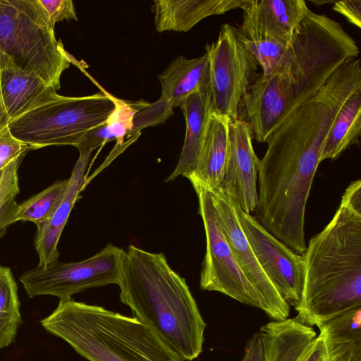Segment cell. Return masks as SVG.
Returning a JSON list of instances; mask_svg holds the SVG:
<instances>
[{
    "label": "cell",
    "instance_id": "cell-1",
    "mask_svg": "<svg viewBox=\"0 0 361 361\" xmlns=\"http://www.w3.org/2000/svg\"><path fill=\"white\" fill-rule=\"evenodd\" d=\"M359 54L357 42L338 22L310 10L274 71L259 75L242 99L241 119L249 124L252 140L266 142L340 66Z\"/></svg>",
    "mask_w": 361,
    "mask_h": 361
},
{
    "label": "cell",
    "instance_id": "cell-2",
    "mask_svg": "<svg viewBox=\"0 0 361 361\" xmlns=\"http://www.w3.org/2000/svg\"><path fill=\"white\" fill-rule=\"evenodd\" d=\"M304 280L296 319L318 329L361 307V181L346 188L329 223L302 255Z\"/></svg>",
    "mask_w": 361,
    "mask_h": 361
},
{
    "label": "cell",
    "instance_id": "cell-3",
    "mask_svg": "<svg viewBox=\"0 0 361 361\" xmlns=\"http://www.w3.org/2000/svg\"><path fill=\"white\" fill-rule=\"evenodd\" d=\"M117 285L121 301L171 350L184 361L200 355L206 323L185 279L163 253L130 245Z\"/></svg>",
    "mask_w": 361,
    "mask_h": 361
},
{
    "label": "cell",
    "instance_id": "cell-4",
    "mask_svg": "<svg viewBox=\"0 0 361 361\" xmlns=\"http://www.w3.org/2000/svg\"><path fill=\"white\" fill-rule=\"evenodd\" d=\"M40 323L89 361H184L136 317L99 305L60 300Z\"/></svg>",
    "mask_w": 361,
    "mask_h": 361
},
{
    "label": "cell",
    "instance_id": "cell-5",
    "mask_svg": "<svg viewBox=\"0 0 361 361\" xmlns=\"http://www.w3.org/2000/svg\"><path fill=\"white\" fill-rule=\"evenodd\" d=\"M0 51L56 91L71 63L38 0H0Z\"/></svg>",
    "mask_w": 361,
    "mask_h": 361
},
{
    "label": "cell",
    "instance_id": "cell-6",
    "mask_svg": "<svg viewBox=\"0 0 361 361\" xmlns=\"http://www.w3.org/2000/svg\"><path fill=\"white\" fill-rule=\"evenodd\" d=\"M116 97L99 92L82 97H54L11 120V134L31 150L51 145H75L103 124L116 107Z\"/></svg>",
    "mask_w": 361,
    "mask_h": 361
},
{
    "label": "cell",
    "instance_id": "cell-7",
    "mask_svg": "<svg viewBox=\"0 0 361 361\" xmlns=\"http://www.w3.org/2000/svg\"><path fill=\"white\" fill-rule=\"evenodd\" d=\"M210 69L212 112L239 116L242 99L256 80L259 63L243 41L238 27L225 23L217 39L205 47Z\"/></svg>",
    "mask_w": 361,
    "mask_h": 361
},
{
    "label": "cell",
    "instance_id": "cell-8",
    "mask_svg": "<svg viewBox=\"0 0 361 361\" xmlns=\"http://www.w3.org/2000/svg\"><path fill=\"white\" fill-rule=\"evenodd\" d=\"M125 250L111 243L93 256L75 262H54L23 272L20 281L29 298L53 295L71 298L90 288L118 284Z\"/></svg>",
    "mask_w": 361,
    "mask_h": 361
},
{
    "label": "cell",
    "instance_id": "cell-9",
    "mask_svg": "<svg viewBox=\"0 0 361 361\" xmlns=\"http://www.w3.org/2000/svg\"><path fill=\"white\" fill-rule=\"evenodd\" d=\"M191 184L198 198V212L206 237L201 288L221 293L243 304L260 309L257 293L238 264L219 224L208 190L197 183Z\"/></svg>",
    "mask_w": 361,
    "mask_h": 361
},
{
    "label": "cell",
    "instance_id": "cell-10",
    "mask_svg": "<svg viewBox=\"0 0 361 361\" xmlns=\"http://www.w3.org/2000/svg\"><path fill=\"white\" fill-rule=\"evenodd\" d=\"M233 202L240 227L262 269L288 305L297 307L304 280L302 255L287 247L255 216Z\"/></svg>",
    "mask_w": 361,
    "mask_h": 361
},
{
    "label": "cell",
    "instance_id": "cell-11",
    "mask_svg": "<svg viewBox=\"0 0 361 361\" xmlns=\"http://www.w3.org/2000/svg\"><path fill=\"white\" fill-rule=\"evenodd\" d=\"M207 190L234 257L257 293L260 310L274 321L288 318L290 306L258 262L240 227L232 199L220 186Z\"/></svg>",
    "mask_w": 361,
    "mask_h": 361
},
{
    "label": "cell",
    "instance_id": "cell-12",
    "mask_svg": "<svg viewBox=\"0 0 361 361\" xmlns=\"http://www.w3.org/2000/svg\"><path fill=\"white\" fill-rule=\"evenodd\" d=\"M238 27L249 46H288L293 32L307 15L305 0H245Z\"/></svg>",
    "mask_w": 361,
    "mask_h": 361
},
{
    "label": "cell",
    "instance_id": "cell-13",
    "mask_svg": "<svg viewBox=\"0 0 361 361\" xmlns=\"http://www.w3.org/2000/svg\"><path fill=\"white\" fill-rule=\"evenodd\" d=\"M259 163L249 124L240 118L230 120L227 157L220 187L244 212L250 214L257 208Z\"/></svg>",
    "mask_w": 361,
    "mask_h": 361
},
{
    "label": "cell",
    "instance_id": "cell-14",
    "mask_svg": "<svg viewBox=\"0 0 361 361\" xmlns=\"http://www.w3.org/2000/svg\"><path fill=\"white\" fill-rule=\"evenodd\" d=\"M0 73L3 101L10 121L58 94L37 74L21 68L12 56L1 51Z\"/></svg>",
    "mask_w": 361,
    "mask_h": 361
},
{
    "label": "cell",
    "instance_id": "cell-15",
    "mask_svg": "<svg viewBox=\"0 0 361 361\" xmlns=\"http://www.w3.org/2000/svg\"><path fill=\"white\" fill-rule=\"evenodd\" d=\"M161 85L159 99L154 104L161 107L168 117L173 109L180 106L190 95L210 90V69L207 54L195 59L183 56L175 58L158 75Z\"/></svg>",
    "mask_w": 361,
    "mask_h": 361
},
{
    "label": "cell",
    "instance_id": "cell-16",
    "mask_svg": "<svg viewBox=\"0 0 361 361\" xmlns=\"http://www.w3.org/2000/svg\"><path fill=\"white\" fill-rule=\"evenodd\" d=\"M79 153V157L68 178V185L61 204L47 222L37 226L35 246L39 257V265L58 261V243L61 235L74 204L85 185V173L92 152Z\"/></svg>",
    "mask_w": 361,
    "mask_h": 361
},
{
    "label": "cell",
    "instance_id": "cell-17",
    "mask_svg": "<svg viewBox=\"0 0 361 361\" xmlns=\"http://www.w3.org/2000/svg\"><path fill=\"white\" fill-rule=\"evenodd\" d=\"M245 0H155L154 25L159 32H186L202 19L240 8Z\"/></svg>",
    "mask_w": 361,
    "mask_h": 361
},
{
    "label": "cell",
    "instance_id": "cell-18",
    "mask_svg": "<svg viewBox=\"0 0 361 361\" xmlns=\"http://www.w3.org/2000/svg\"><path fill=\"white\" fill-rule=\"evenodd\" d=\"M264 361H303L317 333L296 318L274 321L259 329Z\"/></svg>",
    "mask_w": 361,
    "mask_h": 361
},
{
    "label": "cell",
    "instance_id": "cell-19",
    "mask_svg": "<svg viewBox=\"0 0 361 361\" xmlns=\"http://www.w3.org/2000/svg\"><path fill=\"white\" fill-rule=\"evenodd\" d=\"M231 119L212 112L195 169L186 177L208 189L221 185L228 151V123Z\"/></svg>",
    "mask_w": 361,
    "mask_h": 361
},
{
    "label": "cell",
    "instance_id": "cell-20",
    "mask_svg": "<svg viewBox=\"0 0 361 361\" xmlns=\"http://www.w3.org/2000/svg\"><path fill=\"white\" fill-rule=\"evenodd\" d=\"M180 106L185 120V136L179 159L173 171L166 178L167 182L180 176L186 178L195 169L212 114L210 90L195 92Z\"/></svg>",
    "mask_w": 361,
    "mask_h": 361
},
{
    "label": "cell",
    "instance_id": "cell-21",
    "mask_svg": "<svg viewBox=\"0 0 361 361\" xmlns=\"http://www.w3.org/2000/svg\"><path fill=\"white\" fill-rule=\"evenodd\" d=\"M327 361H361V307L323 324Z\"/></svg>",
    "mask_w": 361,
    "mask_h": 361
},
{
    "label": "cell",
    "instance_id": "cell-22",
    "mask_svg": "<svg viewBox=\"0 0 361 361\" xmlns=\"http://www.w3.org/2000/svg\"><path fill=\"white\" fill-rule=\"evenodd\" d=\"M361 132V88L345 101L328 133L321 161L338 159L348 148L360 143Z\"/></svg>",
    "mask_w": 361,
    "mask_h": 361
},
{
    "label": "cell",
    "instance_id": "cell-23",
    "mask_svg": "<svg viewBox=\"0 0 361 361\" xmlns=\"http://www.w3.org/2000/svg\"><path fill=\"white\" fill-rule=\"evenodd\" d=\"M116 107L112 115L103 124L88 131L75 145L79 152H92L98 147L116 140L123 144L125 136L130 135L136 112L144 105L142 102H127L116 99Z\"/></svg>",
    "mask_w": 361,
    "mask_h": 361
},
{
    "label": "cell",
    "instance_id": "cell-24",
    "mask_svg": "<svg viewBox=\"0 0 361 361\" xmlns=\"http://www.w3.org/2000/svg\"><path fill=\"white\" fill-rule=\"evenodd\" d=\"M18 286L10 268L0 265V349L15 342L22 323Z\"/></svg>",
    "mask_w": 361,
    "mask_h": 361
},
{
    "label": "cell",
    "instance_id": "cell-25",
    "mask_svg": "<svg viewBox=\"0 0 361 361\" xmlns=\"http://www.w3.org/2000/svg\"><path fill=\"white\" fill-rule=\"evenodd\" d=\"M68 185V179L56 182L18 204L11 224L28 221L37 226L47 222L61 204Z\"/></svg>",
    "mask_w": 361,
    "mask_h": 361
},
{
    "label": "cell",
    "instance_id": "cell-26",
    "mask_svg": "<svg viewBox=\"0 0 361 361\" xmlns=\"http://www.w3.org/2000/svg\"><path fill=\"white\" fill-rule=\"evenodd\" d=\"M24 157H19L4 168L0 182V235L11 224L18 206L15 200L19 193L18 170Z\"/></svg>",
    "mask_w": 361,
    "mask_h": 361
},
{
    "label": "cell",
    "instance_id": "cell-27",
    "mask_svg": "<svg viewBox=\"0 0 361 361\" xmlns=\"http://www.w3.org/2000/svg\"><path fill=\"white\" fill-rule=\"evenodd\" d=\"M30 147L16 138L8 127L0 131V170L20 156L25 155Z\"/></svg>",
    "mask_w": 361,
    "mask_h": 361
},
{
    "label": "cell",
    "instance_id": "cell-28",
    "mask_svg": "<svg viewBox=\"0 0 361 361\" xmlns=\"http://www.w3.org/2000/svg\"><path fill=\"white\" fill-rule=\"evenodd\" d=\"M51 25L64 20H78L75 6L71 0H38Z\"/></svg>",
    "mask_w": 361,
    "mask_h": 361
},
{
    "label": "cell",
    "instance_id": "cell-29",
    "mask_svg": "<svg viewBox=\"0 0 361 361\" xmlns=\"http://www.w3.org/2000/svg\"><path fill=\"white\" fill-rule=\"evenodd\" d=\"M332 8L343 16L349 23L361 28V0L336 1Z\"/></svg>",
    "mask_w": 361,
    "mask_h": 361
},
{
    "label": "cell",
    "instance_id": "cell-30",
    "mask_svg": "<svg viewBox=\"0 0 361 361\" xmlns=\"http://www.w3.org/2000/svg\"><path fill=\"white\" fill-rule=\"evenodd\" d=\"M241 361H264L263 343L259 331L249 339Z\"/></svg>",
    "mask_w": 361,
    "mask_h": 361
},
{
    "label": "cell",
    "instance_id": "cell-31",
    "mask_svg": "<svg viewBox=\"0 0 361 361\" xmlns=\"http://www.w3.org/2000/svg\"><path fill=\"white\" fill-rule=\"evenodd\" d=\"M10 122V118L6 111V108L4 104L1 85V73H0V131L8 127Z\"/></svg>",
    "mask_w": 361,
    "mask_h": 361
},
{
    "label": "cell",
    "instance_id": "cell-32",
    "mask_svg": "<svg viewBox=\"0 0 361 361\" xmlns=\"http://www.w3.org/2000/svg\"><path fill=\"white\" fill-rule=\"evenodd\" d=\"M5 168V167H4ZM4 168L1 170H0V182L2 179V177H3V175H4Z\"/></svg>",
    "mask_w": 361,
    "mask_h": 361
}]
</instances>
